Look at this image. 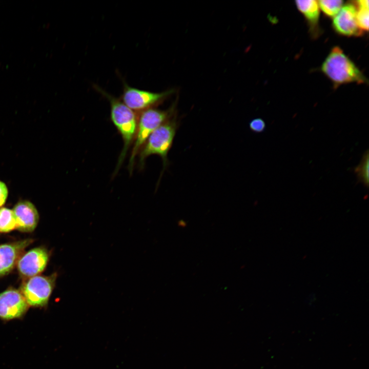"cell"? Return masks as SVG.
<instances>
[{"mask_svg":"<svg viewBox=\"0 0 369 369\" xmlns=\"http://www.w3.org/2000/svg\"><path fill=\"white\" fill-rule=\"evenodd\" d=\"M95 88L109 100L111 120L124 141L122 150L114 173L115 175L122 165L131 145L134 140L138 119L134 111L128 108L120 99L110 95L98 86H95Z\"/></svg>","mask_w":369,"mask_h":369,"instance_id":"1","label":"cell"},{"mask_svg":"<svg viewBox=\"0 0 369 369\" xmlns=\"http://www.w3.org/2000/svg\"><path fill=\"white\" fill-rule=\"evenodd\" d=\"M321 70L335 88L342 84L367 82L360 69L338 46L332 49L322 64Z\"/></svg>","mask_w":369,"mask_h":369,"instance_id":"2","label":"cell"},{"mask_svg":"<svg viewBox=\"0 0 369 369\" xmlns=\"http://www.w3.org/2000/svg\"><path fill=\"white\" fill-rule=\"evenodd\" d=\"M176 129V119H169L152 133L139 151V165L141 168H143L146 159L153 154L161 157L165 168L168 166V154Z\"/></svg>","mask_w":369,"mask_h":369,"instance_id":"3","label":"cell"},{"mask_svg":"<svg viewBox=\"0 0 369 369\" xmlns=\"http://www.w3.org/2000/svg\"><path fill=\"white\" fill-rule=\"evenodd\" d=\"M173 111V108L168 110L150 108L140 112L134 142L129 161L128 169L130 173L132 172L136 156L149 136L170 118Z\"/></svg>","mask_w":369,"mask_h":369,"instance_id":"4","label":"cell"},{"mask_svg":"<svg viewBox=\"0 0 369 369\" xmlns=\"http://www.w3.org/2000/svg\"><path fill=\"white\" fill-rule=\"evenodd\" d=\"M57 274L50 276L36 275L29 278L22 284L20 292L29 306H47L55 285Z\"/></svg>","mask_w":369,"mask_h":369,"instance_id":"5","label":"cell"},{"mask_svg":"<svg viewBox=\"0 0 369 369\" xmlns=\"http://www.w3.org/2000/svg\"><path fill=\"white\" fill-rule=\"evenodd\" d=\"M171 93L172 91L153 92L130 87L124 83L120 99L133 111L141 112L159 104Z\"/></svg>","mask_w":369,"mask_h":369,"instance_id":"6","label":"cell"},{"mask_svg":"<svg viewBox=\"0 0 369 369\" xmlns=\"http://www.w3.org/2000/svg\"><path fill=\"white\" fill-rule=\"evenodd\" d=\"M20 291L9 288L0 293V319L9 321L23 317L29 309Z\"/></svg>","mask_w":369,"mask_h":369,"instance_id":"7","label":"cell"},{"mask_svg":"<svg viewBox=\"0 0 369 369\" xmlns=\"http://www.w3.org/2000/svg\"><path fill=\"white\" fill-rule=\"evenodd\" d=\"M49 253L43 247L33 248L22 255L17 262L19 274L26 278L38 275L46 268Z\"/></svg>","mask_w":369,"mask_h":369,"instance_id":"8","label":"cell"},{"mask_svg":"<svg viewBox=\"0 0 369 369\" xmlns=\"http://www.w3.org/2000/svg\"><path fill=\"white\" fill-rule=\"evenodd\" d=\"M357 8L354 3L343 5L333 17L332 26L338 34L345 36H360L363 31L358 26L356 20Z\"/></svg>","mask_w":369,"mask_h":369,"instance_id":"9","label":"cell"},{"mask_svg":"<svg viewBox=\"0 0 369 369\" xmlns=\"http://www.w3.org/2000/svg\"><path fill=\"white\" fill-rule=\"evenodd\" d=\"M32 241L27 239L0 245V277L7 274L14 268L25 248Z\"/></svg>","mask_w":369,"mask_h":369,"instance_id":"10","label":"cell"},{"mask_svg":"<svg viewBox=\"0 0 369 369\" xmlns=\"http://www.w3.org/2000/svg\"><path fill=\"white\" fill-rule=\"evenodd\" d=\"M13 212L16 229L24 232L34 231L39 221V214L32 202L27 200L19 201L14 207Z\"/></svg>","mask_w":369,"mask_h":369,"instance_id":"11","label":"cell"},{"mask_svg":"<svg viewBox=\"0 0 369 369\" xmlns=\"http://www.w3.org/2000/svg\"><path fill=\"white\" fill-rule=\"evenodd\" d=\"M295 4L297 9L308 21L312 34L316 36L318 34L320 15L317 1H296Z\"/></svg>","mask_w":369,"mask_h":369,"instance_id":"12","label":"cell"},{"mask_svg":"<svg viewBox=\"0 0 369 369\" xmlns=\"http://www.w3.org/2000/svg\"><path fill=\"white\" fill-rule=\"evenodd\" d=\"M357 180L364 187L368 188L369 184V154L367 150L363 154L359 164L354 169Z\"/></svg>","mask_w":369,"mask_h":369,"instance_id":"13","label":"cell"},{"mask_svg":"<svg viewBox=\"0 0 369 369\" xmlns=\"http://www.w3.org/2000/svg\"><path fill=\"white\" fill-rule=\"evenodd\" d=\"M16 221L13 210L0 208V232L7 233L16 229Z\"/></svg>","mask_w":369,"mask_h":369,"instance_id":"14","label":"cell"},{"mask_svg":"<svg viewBox=\"0 0 369 369\" xmlns=\"http://www.w3.org/2000/svg\"><path fill=\"white\" fill-rule=\"evenodd\" d=\"M317 2L319 9L325 15L331 17H334L343 5V1L341 0H320Z\"/></svg>","mask_w":369,"mask_h":369,"instance_id":"15","label":"cell"},{"mask_svg":"<svg viewBox=\"0 0 369 369\" xmlns=\"http://www.w3.org/2000/svg\"><path fill=\"white\" fill-rule=\"evenodd\" d=\"M356 6L357 8L356 20L358 26L363 31V30L367 31L368 30V8L357 5Z\"/></svg>","mask_w":369,"mask_h":369,"instance_id":"16","label":"cell"},{"mask_svg":"<svg viewBox=\"0 0 369 369\" xmlns=\"http://www.w3.org/2000/svg\"><path fill=\"white\" fill-rule=\"evenodd\" d=\"M250 130L255 133H261L266 128L265 121L260 118L252 119L249 123Z\"/></svg>","mask_w":369,"mask_h":369,"instance_id":"17","label":"cell"},{"mask_svg":"<svg viewBox=\"0 0 369 369\" xmlns=\"http://www.w3.org/2000/svg\"><path fill=\"white\" fill-rule=\"evenodd\" d=\"M8 194V191L6 184L0 180V207L5 204Z\"/></svg>","mask_w":369,"mask_h":369,"instance_id":"18","label":"cell"}]
</instances>
